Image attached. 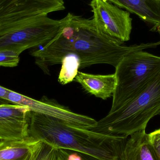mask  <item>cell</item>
Masks as SVG:
<instances>
[{"mask_svg": "<svg viewBox=\"0 0 160 160\" xmlns=\"http://www.w3.org/2000/svg\"><path fill=\"white\" fill-rule=\"evenodd\" d=\"M58 33L40 48L31 54L45 74L50 75L49 67L61 64L67 55H75L80 61V69L93 65L104 64L115 68L121 59L135 51L156 48L160 41L127 46L110 36L93 18L68 13Z\"/></svg>", "mask_w": 160, "mask_h": 160, "instance_id": "obj_1", "label": "cell"}, {"mask_svg": "<svg viewBox=\"0 0 160 160\" xmlns=\"http://www.w3.org/2000/svg\"><path fill=\"white\" fill-rule=\"evenodd\" d=\"M29 134L57 149L72 150L109 160H120L128 140L123 136L97 133L33 112L30 114Z\"/></svg>", "mask_w": 160, "mask_h": 160, "instance_id": "obj_2", "label": "cell"}, {"mask_svg": "<svg viewBox=\"0 0 160 160\" xmlns=\"http://www.w3.org/2000/svg\"><path fill=\"white\" fill-rule=\"evenodd\" d=\"M160 114V72L132 100L115 112L108 113L85 128L104 135L128 136L146 130L148 123Z\"/></svg>", "mask_w": 160, "mask_h": 160, "instance_id": "obj_3", "label": "cell"}, {"mask_svg": "<svg viewBox=\"0 0 160 160\" xmlns=\"http://www.w3.org/2000/svg\"><path fill=\"white\" fill-rule=\"evenodd\" d=\"M160 72V57L143 50L125 55L115 68L117 80L112 95V113L140 94Z\"/></svg>", "mask_w": 160, "mask_h": 160, "instance_id": "obj_4", "label": "cell"}, {"mask_svg": "<svg viewBox=\"0 0 160 160\" xmlns=\"http://www.w3.org/2000/svg\"><path fill=\"white\" fill-rule=\"evenodd\" d=\"M64 22V18L54 20L47 15H38L0 26V49L22 52L44 46L56 35Z\"/></svg>", "mask_w": 160, "mask_h": 160, "instance_id": "obj_5", "label": "cell"}, {"mask_svg": "<svg viewBox=\"0 0 160 160\" xmlns=\"http://www.w3.org/2000/svg\"><path fill=\"white\" fill-rule=\"evenodd\" d=\"M92 18L110 36L124 43L130 38L132 18L130 14L107 0H91Z\"/></svg>", "mask_w": 160, "mask_h": 160, "instance_id": "obj_6", "label": "cell"}, {"mask_svg": "<svg viewBox=\"0 0 160 160\" xmlns=\"http://www.w3.org/2000/svg\"><path fill=\"white\" fill-rule=\"evenodd\" d=\"M7 99L11 104L26 106L31 112L55 118L82 128L91 127L97 122L94 118L74 112L68 107L46 97H43L40 100H37L9 89Z\"/></svg>", "mask_w": 160, "mask_h": 160, "instance_id": "obj_7", "label": "cell"}, {"mask_svg": "<svg viewBox=\"0 0 160 160\" xmlns=\"http://www.w3.org/2000/svg\"><path fill=\"white\" fill-rule=\"evenodd\" d=\"M65 8L63 0H0V26Z\"/></svg>", "mask_w": 160, "mask_h": 160, "instance_id": "obj_8", "label": "cell"}, {"mask_svg": "<svg viewBox=\"0 0 160 160\" xmlns=\"http://www.w3.org/2000/svg\"><path fill=\"white\" fill-rule=\"evenodd\" d=\"M31 112L26 106L0 104V140L16 141L29 137Z\"/></svg>", "mask_w": 160, "mask_h": 160, "instance_id": "obj_9", "label": "cell"}, {"mask_svg": "<svg viewBox=\"0 0 160 160\" xmlns=\"http://www.w3.org/2000/svg\"><path fill=\"white\" fill-rule=\"evenodd\" d=\"M138 16L141 20L153 26L156 32L160 25V0H107Z\"/></svg>", "mask_w": 160, "mask_h": 160, "instance_id": "obj_10", "label": "cell"}, {"mask_svg": "<svg viewBox=\"0 0 160 160\" xmlns=\"http://www.w3.org/2000/svg\"><path fill=\"white\" fill-rule=\"evenodd\" d=\"M75 80L87 92L103 100L112 97L117 84L115 73L107 75H93L78 71Z\"/></svg>", "mask_w": 160, "mask_h": 160, "instance_id": "obj_11", "label": "cell"}, {"mask_svg": "<svg viewBox=\"0 0 160 160\" xmlns=\"http://www.w3.org/2000/svg\"><path fill=\"white\" fill-rule=\"evenodd\" d=\"M128 138L120 160H158L145 130L139 131Z\"/></svg>", "mask_w": 160, "mask_h": 160, "instance_id": "obj_12", "label": "cell"}, {"mask_svg": "<svg viewBox=\"0 0 160 160\" xmlns=\"http://www.w3.org/2000/svg\"><path fill=\"white\" fill-rule=\"evenodd\" d=\"M43 142L29 136L16 141H0V160H27Z\"/></svg>", "mask_w": 160, "mask_h": 160, "instance_id": "obj_13", "label": "cell"}, {"mask_svg": "<svg viewBox=\"0 0 160 160\" xmlns=\"http://www.w3.org/2000/svg\"><path fill=\"white\" fill-rule=\"evenodd\" d=\"M61 64L58 82L62 85L67 84L75 80L80 68V61L77 56L70 54L65 57Z\"/></svg>", "mask_w": 160, "mask_h": 160, "instance_id": "obj_14", "label": "cell"}, {"mask_svg": "<svg viewBox=\"0 0 160 160\" xmlns=\"http://www.w3.org/2000/svg\"><path fill=\"white\" fill-rule=\"evenodd\" d=\"M21 53L15 50L0 49V67H17L19 62Z\"/></svg>", "mask_w": 160, "mask_h": 160, "instance_id": "obj_15", "label": "cell"}, {"mask_svg": "<svg viewBox=\"0 0 160 160\" xmlns=\"http://www.w3.org/2000/svg\"><path fill=\"white\" fill-rule=\"evenodd\" d=\"M58 149L43 142L35 160H57Z\"/></svg>", "mask_w": 160, "mask_h": 160, "instance_id": "obj_16", "label": "cell"}, {"mask_svg": "<svg viewBox=\"0 0 160 160\" xmlns=\"http://www.w3.org/2000/svg\"><path fill=\"white\" fill-rule=\"evenodd\" d=\"M148 139L158 160H160V129L148 134Z\"/></svg>", "mask_w": 160, "mask_h": 160, "instance_id": "obj_17", "label": "cell"}, {"mask_svg": "<svg viewBox=\"0 0 160 160\" xmlns=\"http://www.w3.org/2000/svg\"><path fill=\"white\" fill-rule=\"evenodd\" d=\"M9 91L8 88L0 85V104H11L7 99Z\"/></svg>", "mask_w": 160, "mask_h": 160, "instance_id": "obj_18", "label": "cell"}, {"mask_svg": "<svg viewBox=\"0 0 160 160\" xmlns=\"http://www.w3.org/2000/svg\"><path fill=\"white\" fill-rule=\"evenodd\" d=\"M68 155L67 160H82V158L78 152L68 150Z\"/></svg>", "mask_w": 160, "mask_h": 160, "instance_id": "obj_19", "label": "cell"}, {"mask_svg": "<svg viewBox=\"0 0 160 160\" xmlns=\"http://www.w3.org/2000/svg\"><path fill=\"white\" fill-rule=\"evenodd\" d=\"M81 158H82V160H109L102 159L98 158H94L92 156H89V155H87V154H83V153H80L78 152ZM114 160H120L119 159H116Z\"/></svg>", "mask_w": 160, "mask_h": 160, "instance_id": "obj_20", "label": "cell"}, {"mask_svg": "<svg viewBox=\"0 0 160 160\" xmlns=\"http://www.w3.org/2000/svg\"><path fill=\"white\" fill-rule=\"evenodd\" d=\"M43 143V142H42V145L40 146V147L38 148V149L33 154L32 156L30 158L28 159L27 160H35L36 158L37 157L38 155V153H39V151H40V149H41V148H42Z\"/></svg>", "mask_w": 160, "mask_h": 160, "instance_id": "obj_21", "label": "cell"}, {"mask_svg": "<svg viewBox=\"0 0 160 160\" xmlns=\"http://www.w3.org/2000/svg\"><path fill=\"white\" fill-rule=\"evenodd\" d=\"M156 32H158L159 33V34L160 36V25L158 27V28H157V29H156Z\"/></svg>", "mask_w": 160, "mask_h": 160, "instance_id": "obj_22", "label": "cell"}]
</instances>
